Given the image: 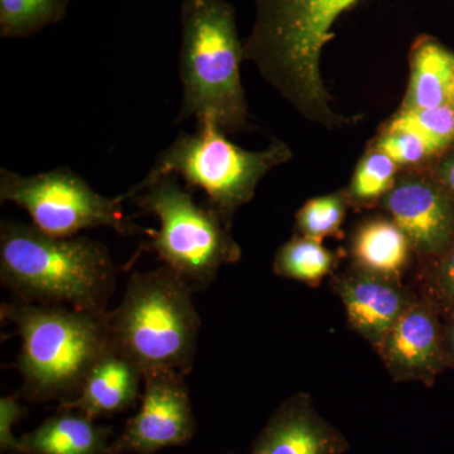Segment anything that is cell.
I'll list each match as a JSON object with an SVG mask.
<instances>
[{
    "label": "cell",
    "mask_w": 454,
    "mask_h": 454,
    "mask_svg": "<svg viewBox=\"0 0 454 454\" xmlns=\"http://www.w3.org/2000/svg\"><path fill=\"white\" fill-rule=\"evenodd\" d=\"M360 0H256L253 31L244 59L309 121L327 129L346 119L334 112L321 74L325 47L333 28Z\"/></svg>",
    "instance_id": "cell-1"
},
{
    "label": "cell",
    "mask_w": 454,
    "mask_h": 454,
    "mask_svg": "<svg viewBox=\"0 0 454 454\" xmlns=\"http://www.w3.org/2000/svg\"><path fill=\"white\" fill-rule=\"evenodd\" d=\"M0 282L26 303L107 313L116 268L106 245L88 236L57 238L29 223L3 220Z\"/></svg>",
    "instance_id": "cell-2"
},
{
    "label": "cell",
    "mask_w": 454,
    "mask_h": 454,
    "mask_svg": "<svg viewBox=\"0 0 454 454\" xmlns=\"http://www.w3.org/2000/svg\"><path fill=\"white\" fill-rule=\"evenodd\" d=\"M107 313L17 300L2 304V321L22 340L16 364L22 399L59 405L76 399L92 366L112 348Z\"/></svg>",
    "instance_id": "cell-3"
},
{
    "label": "cell",
    "mask_w": 454,
    "mask_h": 454,
    "mask_svg": "<svg viewBox=\"0 0 454 454\" xmlns=\"http://www.w3.org/2000/svg\"><path fill=\"white\" fill-rule=\"evenodd\" d=\"M179 61L184 97L176 124L211 119L223 131L247 129V98L241 85L244 43L235 8L226 0H184Z\"/></svg>",
    "instance_id": "cell-4"
},
{
    "label": "cell",
    "mask_w": 454,
    "mask_h": 454,
    "mask_svg": "<svg viewBox=\"0 0 454 454\" xmlns=\"http://www.w3.org/2000/svg\"><path fill=\"white\" fill-rule=\"evenodd\" d=\"M193 292L166 265L131 274L121 303L107 313L113 348L145 373L173 370L190 375L201 327Z\"/></svg>",
    "instance_id": "cell-5"
},
{
    "label": "cell",
    "mask_w": 454,
    "mask_h": 454,
    "mask_svg": "<svg viewBox=\"0 0 454 454\" xmlns=\"http://www.w3.org/2000/svg\"><path fill=\"white\" fill-rule=\"evenodd\" d=\"M289 160L291 151L279 140L264 151H247L230 142L216 122L201 119L195 133L179 134L158 154L148 175L122 197L128 201L142 188L173 175L184 179L190 190H201L208 206L229 223L239 207L252 201L260 181Z\"/></svg>",
    "instance_id": "cell-6"
},
{
    "label": "cell",
    "mask_w": 454,
    "mask_h": 454,
    "mask_svg": "<svg viewBox=\"0 0 454 454\" xmlns=\"http://www.w3.org/2000/svg\"><path fill=\"white\" fill-rule=\"evenodd\" d=\"M128 201L160 220V230H154L145 249L195 291L210 286L223 265L240 258L229 223L210 206L200 205L192 190L182 186L176 176L158 179Z\"/></svg>",
    "instance_id": "cell-7"
},
{
    "label": "cell",
    "mask_w": 454,
    "mask_h": 454,
    "mask_svg": "<svg viewBox=\"0 0 454 454\" xmlns=\"http://www.w3.org/2000/svg\"><path fill=\"white\" fill-rule=\"evenodd\" d=\"M0 201L23 208L33 226L57 238H73L98 227H110L122 236L151 238L154 232L137 225L124 214L122 195H100L66 167L33 176L0 169Z\"/></svg>",
    "instance_id": "cell-8"
},
{
    "label": "cell",
    "mask_w": 454,
    "mask_h": 454,
    "mask_svg": "<svg viewBox=\"0 0 454 454\" xmlns=\"http://www.w3.org/2000/svg\"><path fill=\"white\" fill-rule=\"evenodd\" d=\"M186 376L173 370L145 373L139 411L113 439L107 454H154L182 446L196 433Z\"/></svg>",
    "instance_id": "cell-9"
},
{
    "label": "cell",
    "mask_w": 454,
    "mask_h": 454,
    "mask_svg": "<svg viewBox=\"0 0 454 454\" xmlns=\"http://www.w3.org/2000/svg\"><path fill=\"white\" fill-rule=\"evenodd\" d=\"M382 205L424 258H439L454 241V200L439 182L406 177L382 197Z\"/></svg>",
    "instance_id": "cell-10"
},
{
    "label": "cell",
    "mask_w": 454,
    "mask_h": 454,
    "mask_svg": "<svg viewBox=\"0 0 454 454\" xmlns=\"http://www.w3.org/2000/svg\"><path fill=\"white\" fill-rule=\"evenodd\" d=\"M375 348L397 382L432 385L450 364L437 309L430 301H415Z\"/></svg>",
    "instance_id": "cell-11"
},
{
    "label": "cell",
    "mask_w": 454,
    "mask_h": 454,
    "mask_svg": "<svg viewBox=\"0 0 454 454\" xmlns=\"http://www.w3.org/2000/svg\"><path fill=\"white\" fill-rule=\"evenodd\" d=\"M349 327L376 348L417 301L400 279L355 268L336 282Z\"/></svg>",
    "instance_id": "cell-12"
},
{
    "label": "cell",
    "mask_w": 454,
    "mask_h": 454,
    "mask_svg": "<svg viewBox=\"0 0 454 454\" xmlns=\"http://www.w3.org/2000/svg\"><path fill=\"white\" fill-rule=\"evenodd\" d=\"M348 447L345 435L317 413L312 397L298 393L271 415L250 454H343Z\"/></svg>",
    "instance_id": "cell-13"
},
{
    "label": "cell",
    "mask_w": 454,
    "mask_h": 454,
    "mask_svg": "<svg viewBox=\"0 0 454 454\" xmlns=\"http://www.w3.org/2000/svg\"><path fill=\"white\" fill-rule=\"evenodd\" d=\"M143 382V370L112 345L92 366L76 399L59 408L74 409L94 419L112 417L140 400Z\"/></svg>",
    "instance_id": "cell-14"
},
{
    "label": "cell",
    "mask_w": 454,
    "mask_h": 454,
    "mask_svg": "<svg viewBox=\"0 0 454 454\" xmlns=\"http://www.w3.org/2000/svg\"><path fill=\"white\" fill-rule=\"evenodd\" d=\"M113 429L74 411L61 409L32 432L18 438V453L107 454Z\"/></svg>",
    "instance_id": "cell-15"
},
{
    "label": "cell",
    "mask_w": 454,
    "mask_h": 454,
    "mask_svg": "<svg viewBox=\"0 0 454 454\" xmlns=\"http://www.w3.org/2000/svg\"><path fill=\"white\" fill-rule=\"evenodd\" d=\"M454 53L433 38H420L411 55V74L404 109H433L450 104Z\"/></svg>",
    "instance_id": "cell-16"
},
{
    "label": "cell",
    "mask_w": 454,
    "mask_h": 454,
    "mask_svg": "<svg viewBox=\"0 0 454 454\" xmlns=\"http://www.w3.org/2000/svg\"><path fill=\"white\" fill-rule=\"evenodd\" d=\"M411 252V241L393 220L369 221L354 241L358 268L395 279H400Z\"/></svg>",
    "instance_id": "cell-17"
},
{
    "label": "cell",
    "mask_w": 454,
    "mask_h": 454,
    "mask_svg": "<svg viewBox=\"0 0 454 454\" xmlns=\"http://www.w3.org/2000/svg\"><path fill=\"white\" fill-rule=\"evenodd\" d=\"M68 0H0V35L27 38L57 25L67 14Z\"/></svg>",
    "instance_id": "cell-18"
},
{
    "label": "cell",
    "mask_w": 454,
    "mask_h": 454,
    "mask_svg": "<svg viewBox=\"0 0 454 454\" xmlns=\"http://www.w3.org/2000/svg\"><path fill=\"white\" fill-rule=\"evenodd\" d=\"M334 265L333 254L319 241L298 238L278 250L274 259V273L286 279L307 284H318L331 273Z\"/></svg>",
    "instance_id": "cell-19"
},
{
    "label": "cell",
    "mask_w": 454,
    "mask_h": 454,
    "mask_svg": "<svg viewBox=\"0 0 454 454\" xmlns=\"http://www.w3.org/2000/svg\"><path fill=\"white\" fill-rule=\"evenodd\" d=\"M387 130L413 131L439 149L446 148L454 142V107L447 104L433 109H403Z\"/></svg>",
    "instance_id": "cell-20"
},
{
    "label": "cell",
    "mask_w": 454,
    "mask_h": 454,
    "mask_svg": "<svg viewBox=\"0 0 454 454\" xmlns=\"http://www.w3.org/2000/svg\"><path fill=\"white\" fill-rule=\"evenodd\" d=\"M345 212V200L340 195L316 197L298 211V229L304 238L322 243L327 236L339 232Z\"/></svg>",
    "instance_id": "cell-21"
},
{
    "label": "cell",
    "mask_w": 454,
    "mask_h": 454,
    "mask_svg": "<svg viewBox=\"0 0 454 454\" xmlns=\"http://www.w3.org/2000/svg\"><path fill=\"white\" fill-rule=\"evenodd\" d=\"M395 173L394 160L381 152H373L358 164L352 181L351 195L361 202L384 197L396 184Z\"/></svg>",
    "instance_id": "cell-22"
},
{
    "label": "cell",
    "mask_w": 454,
    "mask_h": 454,
    "mask_svg": "<svg viewBox=\"0 0 454 454\" xmlns=\"http://www.w3.org/2000/svg\"><path fill=\"white\" fill-rule=\"evenodd\" d=\"M376 146V151L387 154L394 163L400 166L422 162L429 155L441 151L419 134L406 130H387Z\"/></svg>",
    "instance_id": "cell-23"
},
{
    "label": "cell",
    "mask_w": 454,
    "mask_h": 454,
    "mask_svg": "<svg viewBox=\"0 0 454 454\" xmlns=\"http://www.w3.org/2000/svg\"><path fill=\"white\" fill-rule=\"evenodd\" d=\"M428 286L433 298L430 303L454 316V241L450 249L439 256Z\"/></svg>",
    "instance_id": "cell-24"
},
{
    "label": "cell",
    "mask_w": 454,
    "mask_h": 454,
    "mask_svg": "<svg viewBox=\"0 0 454 454\" xmlns=\"http://www.w3.org/2000/svg\"><path fill=\"white\" fill-rule=\"evenodd\" d=\"M20 394H12L0 399V450L2 453H18V438L13 427L27 415V408L20 403Z\"/></svg>",
    "instance_id": "cell-25"
},
{
    "label": "cell",
    "mask_w": 454,
    "mask_h": 454,
    "mask_svg": "<svg viewBox=\"0 0 454 454\" xmlns=\"http://www.w3.org/2000/svg\"><path fill=\"white\" fill-rule=\"evenodd\" d=\"M438 182L442 184L454 200V153L448 155L446 160L439 164Z\"/></svg>",
    "instance_id": "cell-26"
},
{
    "label": "cell",
    "mask_w": 454,
    "mask_h": 454,
    "mask_svg": "<svg viewBox=\"0 0 454 454\" xmlns=\"http://www.w3.org/2000/svg\"><path fill=\"white\" fill-rule=\"evenodd\" d=\"M444 346H446L447 356L450 363H454V316L450 324L443 330Z\"/></svg>",
    "instance_id": "cell-27"
},
{
    "label": "cell",
    "mask_w": 454,
    "mask_h": 454,
    "mask_svg": "<svg viewBox=\"0 0 454 454\" xmlns=\"http://www.w3.org/2000/svg\"><path fill=\"white\" fill-rule=\"evenodd\" d=\"M450 106H452L454 107V82L452 85V90H450Z\"/></svg>",
    "instance_id": "cell-28"
},
{
    "label": "cell",
    "mask_w": 454,
    "mask_h": 454,
    "mask_svg": "<svg viewBox=\"0 0 454 454\" xmlns=\"http://www.w3.org/2000/svg\"><path fill=\"white\" fill-rule=\"evenodd\" d=\"M14 454H25V453H14Z\"/></svg>",
    "instance_id": "cell-29"
}]
</instances>
